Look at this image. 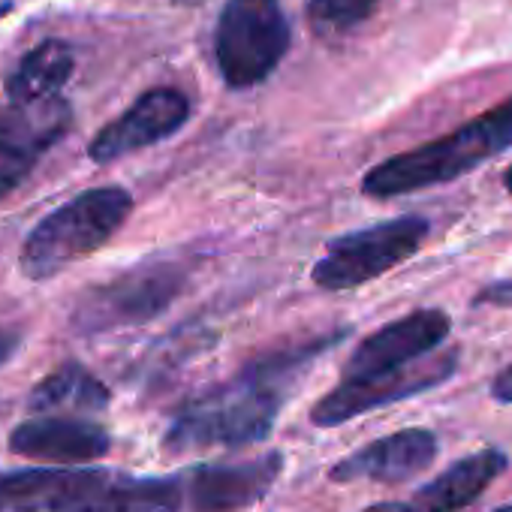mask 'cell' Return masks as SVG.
I'll use <instances>...</instances> for the list:
<instances>
[{
  "instance_id": "obj_1",
  "label": "cell",
  "mask_w": 512,
  "mask_h": 512,
  "mask_svg": "<svg viewBox=\"0 0 512 512\" xmlns=\"http://www.w3.org/2000/svg\"><path fill=\"white\" fill-rule=\"evenodd\" d=\"M344 335L347 329L263 353L241 365L229 380L190 395L175 410L163 434V452L193 455L208 449H241L263 443L275 431L281 410L311 365Z\"/></svg>"
},
{
  "instance_id": "obj_2",
  "label": "cell",
  "mask_w": 512,
  "mask_h": 512,
  "mask_svg": "<svg viewBox=\"0 0 512 512\" xmlns=\"http://www.w3.org/2000/svg\"><path fill=\"white\" fill-rule=\"evenodd\" d=\"M184 476H133L109 467L0 470V512H184Z\"/></svg>"
},
{
  "instance_id": "obj_3",
  "label": "cell",
  "mask_w": 512,
  "mask_h": 512,
  "mask_svg": "<svg viewBox=\"0 0 512 512\" xmlns=\"http://www.w3.org/2000/svg\"><path fill=\"white\" fill-rule=\"evenodd\" d=\"M512 145V97L488 112L470 118L458 130L386 157L362 178V193L371 199H392L428 187L449 184Z\"/></svg>"
},
{
  "instance_id": "obj_4",
  "label": "cell",
  "mask_w": 512,
  "mask_h": 512,
  "mask_svg": "<svg viewBox=\"0 0 512 512\" xmlns=\"http://www.w3.org/2000/svg\"><path fill=\"white\" fill-rule=\"evenodd\" d=\"M133 196L124 187H91L46 214L19 250L28 281H52L73 263L97 253L130 217Z\"/></svg>"
},
{
  "instance_id": "obj_5",
  "label": "cell",
  "mask_w": 512,
  "mask_h": 512,
  "mask_svg": "<svg viewBox=\"0 0 512 512\" xmlns=\"http://www.w3.org/2000/svg\"><path fill=\"white\" fill-rule=\"evenodd\" d=\"M293 46L281 0H226L214 25V61L232 91L266 82Z\"/></svg>"
},
{
  "instance_id": "obj_6",
  "label": "cell",
  "mask_w": 512,
  "mask_h": 512,
  "mask_svg": "<svg viewBox=\"0 0 512 512\" xmlns=\"http://www.w3.org/2000/svg\"><path fill=\"white\" fill-rule=\"evenodd\" d=\"M431 223L419 214H404L395 220H380L365 229L344 232L326 244V253L314 263L311 281L329 293L359 290L401 263L422 247Z\"/></svg>"
},
{
  "instance_id": "obj_7",
  "label": "cell",
  "mask_w": 512,
  "mask_h": 512,
  "mask_svg": "<svg viewBox=\"0 0 512 512\" xmlns=\"http://www.w3.org/2000/svg\"><path fill=\"white\" fill-rule=\"evenodd\" d=\"M187 287V269L172 260H154L133 266L112 281L88 290L73 314L70 326L79 335H106L130 326H142L160 317Z\"/></svg>"
},
{
  "instance_id": "obj_8",
  "label": "cell",
  "mask_w": 512,
  "mask_h": 512,
  "mask_svg": "<svg viewBox=\"0 0 512 512\" xmlns=\"http://www.w3.org/2000/svg\"><path fill=\"white\" fill-rule=\"evenodd\" d=\"M458 353H431L401 371L383 374V377H368V380H356V377H341V383L335 389H329L311 410V422L317 428H338L356 416L374 413L386 404L422 395L428 389H437L440 383H446L455 374Z\"/></svg>"
},
{
  "instance_id": "obj_9",
  "label": "cell",
  "mask_w": 512,
  "mask_h": 512,
  "mask_svg": "<svg viewBox=\"0 0 512 512\" xmlns=\"http://www.w3.org/2000/svg\"><path fill=\"white\" fill-rule=\"evenodd\" d=\"M73 109L64 97L10 103L0 109V199L28 181L37 163L70 133Z\"/></svg>"
},
{
  "instance_id": "obj_10",
  "label": "cell",
  "mask_w": 512,
  "mask_h": 512,
  "mask_svg": "<svg viewBox=\"0 0 512 512\" xmlns=\"http://www.w3.org/2000/svg\"><path fill=\"white\" fill-rule=\"evenodd\" d=\"M449 332H452V320L446 311H440V308L413 311V314L377 329L365 341H359L344 365V377L368 380V377H383V374L401 371V368L437 353V347H443Z\"/></svg>"
},
{
  "instance_id": "obj_11",
  "label": "cell",
  "mask_w": 512,
  "mask_h": 512,
  "mask_svg": "<svg viewBox=\"0 0 512 512\" xmlns=\"http://www.w3.org/2000/svg\"><path fill=\"white\" fill-rule=\"evenodd\" d=\"M284 473V452L181 470L190 512H235L260 503Z\"/></svg>"
},
{
  "instance_id": "obj_12",
  "label": "cell",
  "mask_w": 512,
  "mask_h": 512,
  "mask_svg": "<svg viewBox=\"0 0 512 512\" xmlns=\"http://www.w3.org/2000/svg\"><path fill=\"white\" fill-rule=\"evenodd\" d=\"M190 121V100L178 88L145 91L124 115L109 121L88 145L94 163H115L175 136Z\"/></svg>"
},
{
  "instance_id": "obj_13",
  "label": "cell",
  "mask_w": 512,
  "mask_h": 512,
  "mask_svg": "<svg viewBox=\"0 0 512 512\" xmlns=\"http://www.w3.org/2000/svg\"><path fill=\"white\" fill-rule=\"evenodd\" d=\"M437 434L428 428H401L392 431L374 443H365L362 449L338 458L329 467V479L350 485V482H383L398 485L410 482L422 470H428L437 458Z\"/></svg>"
},
{
  "instance_id": "obj_14",
  "label": "cell",
  "mask_w": 512,
  "mask_h": 512,
  "mask_svg": "<svg viewBox=\"0 0 512 512\" xmlns=\"http://www.w3.org/2000/svg\"><path fill=\"white\" fill-rule=\"evenodd\" d=\"M112 437L103 425L73 416H34L13 428L10 452L55 467L64 464H91L106 458Z\"/></svg>"
},
{
  "instance_id": "obj_15",
  "label": "cell",
  "mask_w": 512,
  "mask_h": 512,
  "mask_svg": "<svg viewBox=\"0 0 512 512\" xmlns=\"http://www.w3.org/2000/svg\"><path fill=\"white\" fill-rule=\"evenodd\" d=\"M506 467H509L506 452L479 449V452L464 455L455 464H449L443 473H437L431 482H425L404 503H407L410 512H455V509H464L479 494H485V488L497 476H503Z\"/></svg>"
},
{
  "instance_id": "obj_16",
  "label": "cell",
  "mask_w": 512,
  "mask_h": 512,
  "mask_svg": "<svg viewBox=\"0 0 512 512\" xmlns=\"http://www.w3.org/2000/svg\"><path fill=\"white\" fill-rule=\"evenodd\" d=\"M112 401V392L85 365L64 362L46 374L28 395V410L43 413H100Z\"/></svg>"
},
{
  "instance_id": "obj_17",
  "label": "cell",
  "mask_w": 512,
  "mask_h": 512,
  "mask_svg": "<svg viewBox=\"0 0 512 512\" xmlns=\"http://www.w3.org/2000/svg\"><path fill=\"white\" fill-rule=\"evenodd\" d=\"M73 67H76V58L64 40L40 43L7 76L10 103H43V100L61 97V88L70 82Z\"/></svg>"
},
{
  "instance_id": "obj_18",
  "label": "cell",
  "mask_w": 512,
  "mask_h": 512,
  "mask_svg": "<svg viewBox=\"0 0 512 512\" xmlns=\"http://www.w3.org/2000/svg\"><path fill=\"white\" fill-rule=\"evenodd\" d=\"M380 0H308V19L314 28L341 34L362 25Z\"/></svg>"
},
{
  "instance_id": "obj_19",
  "label": "cell",
  "mask_w": 512,
  "mask_h": 512,
  "mask_svg": "<svg viewBox=\"0 0 512 512\" xmlns=\"http://www.w3.org/2000/svg\"><path fill=\"white\" fill-rule=\"evenodd\" d=\"M473 305H497V308H512V281H494L482 287L473 299Z\"/></svg>"
},
{
  "instance_id": "obj_20",
  "label": "cell",
  "mask_w": 512,
  "mask_h": 512,
  "mask_svg": "<svg viewBox=\"0 0 512 512\" xmlns=\"http://www.w3.org/2000/svg\"><path fill=\"white\" fill-rule=\"evenodd\" d=\"M19 347H22V332L10 329V326H0V368L16 356Z\"/></svg>"
},
{
  "instance_id": "obj_21",
  "label": "cell",
  "mask_w": 512,
  "mask_h": 512,
  "mask_svg": "<svg viewBox=\"0 0 512 512\" xmlns=\"http://www.w3.org/2000/svg\"><path fill=\"white\" fill-rule=\"evenodd\" d=\"M491 398L497 404H512V365H506L494 380H491Z\"/></svg>"
},
{
  "instance_id": "obj_22",
  "label": "cell",
  "mask_w": 512,
  "mask_h": 512,
  "mask_svg": "<svg viewBox=\"0 0 512 512\" xmlns=\"http://www.w3.org/2000/svg\"><path fill=\"white\" fill-rule=\"evenodd\" d=\"M365 512H410L404 500H389V503H374Z\"/></svg>"
},
{
  "instance_id": "obj_23",
  "label": "cell",
  "mask_w": 512,
  "mask_h": 512,
  "mask_svg": "<svg viewBox=\"0 0 512 512\" xmlns=\"http://www.w3.org/2000/svg\"><path fill=\"white\" fill-rule=\"evenodd\" d=\"M503 187H506V193L512 196V166L503 169Z\"/></svg>"
},
{
  "instance_id": "obj_24",
  "label": "cell",
  "mask_w": 512,
  "mask_h": 512,
  "mask_svg": "<svg viewBox=\"0 0 512 512\" xmlns=\"http://www.w3.org/2000/svg\"><path fill=\"white\" fill-rule=\"evenodd\" d=\"M172 4H178V7H193V4H199V0H172Z\"/></svg>"
},
{
  "instance_id": "obj_25",
  "label": "cell",
  "mask_w": 512,
  "mask_h": 512,
  "mask_svg": "<svg viewBox=\"0 0 512 512\" xmlns=\"http://www.w3.org/2000/svg\"><path fill=\"white\" fill-rule=\"evenodd\" d=\"M491 512H512V503H506V506H497V509H491Z\"/></svg>"
}]
</instances>
